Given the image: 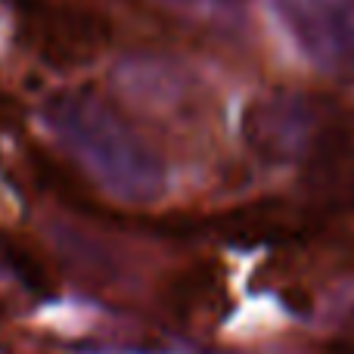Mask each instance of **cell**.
<instances>
[{
    "instance_id": "6da1fadb",
    "label": "cell",
    "mask_w": 354,
    "mask_h": 354,
    "mask_svg": "<svg viewBox=\"0 0 354 354\" xmlns=\"http://www.w3.org/2000/svg\"><path fill=\"white\" fill-rule=\"evenodd\" d=\"M59 147L109 196L134 205L165 193V168L140 134L91 91H56L44 106Z\"/></svg>"
},
{
    "instance_id": "7a4b0ae2",
    "label": "cell",
    "mask_w": 354,
    "mask_h": 354,
    "mask_svg": "<svg viewBox=\"0 0 354 354\" xmlns=\"http://www.w3.org/2000/svg\"><path fill=\"white\" fill-rule=\"evenodd\" d=\"M270 10L308 62L354 81V0H270Z\"/></svg>"
},
{
    "instance_id": "3957f363",
    "label": "cell",
    "mask_w": 354,
    "mask_h": 354,
    "mask_svg": "<svg viewBox=\"0 0 354 354\" xmlns=\"http://www.w3.org/2000/svg\"><path fill=\"white\" fill-rule=\"evenodd\" d=\"M25 37L44 59L56 66H78L103 50L109 25L87 10L35 3L25 12Z\"/></svg>"
},
{
    "instance_id": "277c9868",
    "label": "cell",
    "mask_w": 354,
    "mask_h": 354,
    "mask_svg": "<svg viewBox=\"0 0 354 354\" xmlns=\"http://www.w3.org/2000/svg\"><path fill=\"white\" fill-rule=\"evenodd\" d=\"M317 128V115L308 106V100L280 93V97L258 100L243 122V137L255 156L268 162L299 159L308 149Z\"/></svg>"
}]
</instances>
